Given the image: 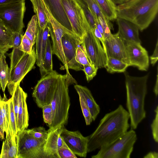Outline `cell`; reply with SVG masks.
Listing matches in <instances>:
<instances>
[{"mask_svg":"<svg viewBox=\"0 0 158 158\" xmlns=\"http://www.w3.org/2000/svg\"><path fill=\"white\" fill-rule=\"evenodd\" d=\"M8 100L10 109L9 130L10 131L11 138L14 140H16V137L17 134V125L12 98L11 97Z\"/></svg>","mask_w":158,"mask_h":158,"instance_id":"cell-32","label":"cell"},{"mask_svg":"<svg viewBox=\"0 0 158 158\" xmlns=\"http://www.w3.org/2000/svg\"><path fill=\"white\" fill-rule=\"evenodd\" d=\"M64 126L60 125L48 130V137L44 147L46 158H60L58 150L65 143L60 135Z\"/></svg>","mask_w":158,"mask_h":158,"instance_id":"cell-17","label":"cell"},{"mask_svg":"<svg viewBox=\"0 0 158 158\" xmlns=\"http://www.w3.org/2000/svg\"><path fill=\"white\" fill-rule=\"evenodd\" d=\"M156 114L155 118L151 125L152 135L155 141L158 142V106L155 110Z\"/></svg>","mask_w":158,"mask_h":158,"instance_id":"cell-42","label":"cell"},{"mask_svg":"<svg viewBox=\"0 0 158 158\" xmlns=\"http://www.w3.org/2000/svg\"><path fill=\"white\" fill-rule=\"evenodd\" d=\"M104 16L110 21L117 18V5L111 0H95Z\"/></svg>","mask_w":158,"mask_h":158,"instance_id":"cell-24","label":"cell"},{"mask_svg":"<svg viewBox=\"0 0 158 158\" xmlns=\"http://www.w3.org/2000/svg\"><path fill=\"white\" fill-rule=\"evenodd\" d=\"M52 54V46L49 37L47 40L43 61L44 68L46 75L53 70Z\"/></svg>","mask_w":158,"mask_h":158,"instance_id":"cell-30","label":"cell"},{"mask_svg":"<svg viewBox=\"0 0 158 158\" xmlns=\"http://www.w3.org/2000/svg\"><path fill=\"white\" fill-rule=\"evenodd\" d=\"M73 84H77V82L70 73L60 74L50 102L52 118L49 129L67 125L70 105L69 87Z\"/></svg>","mask_w":158,"mask_h":158,"instance_id":"cell-4","label":"cell"},{"mask_svg":"<svg viewBox=\"0 0 158 158\" xmlns=\"http://www.w3.org/2000/svg\"><path fill=\"white\" fill-rule=\"evenodd\" d=\"M61 42L68 69L82 70L81 65L75 59L77 49L82 42L81 40L74 33L66 32L62 37Z\"/></svg>","mask_w":158,"mask_h":158,"instance_id":"cell-14","label":"cell"},{"mask_svg":"<svg viewBox=\"0 0 158 158\" xmlns=\"http://www.w3.org/2000/svg\"><path fill=\"white\" fill-rule=\"evenodd\" d=\"M82 8L87 20L92 30L96 27L94 18L89 9L82 3L77 0Z\"/></svg>","mask_w":158,"mask_h":158,"instance_id":"cell-39","label":"cell"},{"mask_svg":"<svg viewBox=\"0 0 158 158\" xmlns=\"http://www.w3.org/2000/svg\"><path fill=\"white\" fill-rule=\"evenodd\" d=\"M4 132L5 131H3L1 127H0V138L2 140H3L4 139Z\"/></svg>","mask_w":158,"mask_h":158,"instance_id":"cell-51","label":"cell"},{"mask_svg":"<svg viewBox=\"0 0 158 158\" xmlns=\"http://www.w3.org/2000/svg\"><path fill=\"white\" fill-rule=\"evenodd\" d=\"M158 74L157 75L156 80V84L154 87V92L155 93L156 96L157 97L158 94Z\"/></svg>","mask_w":158,"mask_h":158,"instance_id":"cell-50","label":"cell"},{"mask_svg":"<svg viewBox=\"0 0 158 158\" xmlns=\"http://www.w3.org/2000/svg\"><path fill=\"white\" fill-rule=\"evenodd\" d=\"M38 23L36 15H33L29 21L25 34L30 39L33 46L38 31Z\"/></svg>","mask_w":158,"mask_h":158,"instance_id":"cell-29","label":"cell"},{"mask_svg":"<svg viewBox=\"0 0 158 158\" xmlns=\"http://www.w3.org/2000/svg\"><path fill=\"white\" fill-rule=\"evenodd\" d=\"M82 42L91 63L98 69L105 68L107 57L100 41L95 36L92 29L84 35Z\"/></svg>","mask_w":158,"mask_h":158,"instance_id":"cell-12","label":"cell"},{"mask_svg":"<svg viewBox=\"0 0 158 158\" xmlns=\"http://www.w3.org/2000/svg\"><path fill=\"white\" fill-rule=\"evenodd\" d=\"M137 139L134 130L127 131L114 141L102 146L92 158H129Z\"/></svg>","mask_w":158,"mask_h":158,"instance_id":"cell-5","label":"cell"},{"mask_svg":"<svg viewBox=\"0 0 158 158\" xmlns=\"http://www.w3.org/2000/svg\"><path fill=\"white\" fill-rule=\"evenodd\" d=\"M52 15L63 27L73 32L61 0H43ZM74 33V32H73Z\"/></svg>","mask_w":158,"mask_h":158,"instance_id":"cell-19","label":"cell"},{"mask_svg":"<svg viewBox=\"0 0 158 158\" xmlns=\"http://www.w3.org/2000/svg\"><path fill=\"white\" fill-rule=\"evenodd\" d=\"M104 45V50L107 57L117 59L129 65L124 40L118 32L111 34L109 37L105 39Z\"/></svg>","mask_w":158,"mask_h":158,"instance_id":"cell-16","label":"cell"},{"mask_svg":"<svg viewBox=\"0 0 158 158\" xmlns=\"http://www.w3.org/2000/svg\"><path fill=\"white\" fill-rule=\"evenodd\" d=\"M123 40L129 66L136 67L140 70L147 71L149 63L146 49L141 43Z\"/></svg>","mask_w":158,"mask_h":158,"instance_id":"cell-13","label":"cell"},{"mask_svg":"<svg viewBox=\"0 0 158 158\" xmlns=\"http://www.w3.org/2000/svg\"><path fill=\"white\" fill-rule=\"evenodd\" d=\"M12 48L11 53L7 54L10 60L9 71L11 70L16 65L22 56L26 53L21 49L20 45L19 47H13Z\"/></svg>","mask_w":158,"mask_h":158,"instance_id":"cell-36","label":"cell"},{"mask_svg":"<svg viewBox=\"0 0 158 158\" xmlns=\"http://www.w3.org/2000/svg\"><path fill=\"white\" fill-rule=\"evenodd\" d=\"M50 26L48 21L44 30L38 27V31L35 40L36 63L39 67L41 77L46 75L43 66V61L48 38L50 36Z\"/></svg>","mask_w":158,"mask_h":158,"instance_id":"cell-18","label":"cell"},{"mask_svg":"<svg viewBox=\"0 0 158 158\" xmlns=\"http://www.w3.org/2000/svg\"><path fill=\"white\" fill-rule=\"evenodd\" d=\"M116 5H119L126 3L131 0H111Z\"/></svg>","mask_w":158,"mask_h":158,"instance_id":"cell-49","label":"cell"},{"mask_svg":"<svg viewBox=\"0 0 158 158\" xmlns=\"http://www.w3.org/2000/svg\"><path fill=\"white\" fill-rule=\"evenodd\" d=\"M21 49L25 53H31L33 48V45L30 39L24 34L23 35L21 44Z\"/></svg>","mask_w":158,"mask_h":158,"instance_id":"cell-43","label":"cell"},{"mask_svg":"<svg viewBox=\"0 0 158 158\" xmlns=\"http://www.w3.org/2000/svg\"><path fill=\"white\" fill-rule=\"evenodd\" d=\"M61 2L73 32L82 40L85 32L92 29L82 8L77 0H61Z\"/></svg>","mask_w":158,"mask_h":158,"instance_id":"cell-7","label":"cell"},{"mask_svg":"<svg viewBox=\"0 0 158 158\" xmlns=\"http://www.w3.org/2000/svg\"><path fill=\"white\" fill-rule=\"evenodd\" d=\"M79 98L82 111L86 125H89L93 121L89 110L82 98L80 96H79Z\"/></svg>","mask_w":158,"mask_h":158,"instance_id":"cell-37","label":"cell"},{"mask_svg":"<svg viewBox=\"0 0 158 158\" xmlns=\"http://www.w3.org/2000/svg\"><path fill=\"white\" fill-rule=\"evenodd\" d=\"M127 92V107L130 115L131 129H136L146 117L145 99L147 93L148 75L140 77L130 75L125 72Z\"/></svg>","mask_w":158,"mask_h":158,"instance_id":"cell-2","label":"cell"},{"mask_svg":"<svg viewBox=\"0 0 158 158\" xmlns=\"http://www.w3.org/2000/svg\"><path fill=\"white\" fill-rule=\"evenodd\" d=\"M93 31L95 36L101 42L102 45V47L104 49L105 48V39L103 35L98 31L96 27Z\"/></svg>","mask_w":158,"mask_h":158,"instance_id":"cell-45","label":"cell"},{"mask_svg":"<svg viewBox=\"0 0 158 158\" xmlns=\"http://www.w3.org/2000/svg\"><path fill=\"white\" fill-rule=\"evenodd\" d=\"M42 109L44 121L49 127L52 122V112L51 104L44 105Z\"/></svg>","mask_w":158,"mask_h":158,"instance_id":"cell-38","label":"cell"},{"mask_svg":"<svg viewBox=\"0 0 158 158\" xmlns=\"http://www.w3.org/2000/svg\"><path fill=\"white\" fill-rule=\"evenodd\" d=\"M60 158H77L76 155L67 146L65 143L58 150Z\"/></svg>","mask_w":158,"mask_h":158,"instance_id":"cell-41","label":"cell"},{"mask_svg":"<svg viewBox=\"0 0 158 158\" xmlns=\"http://www.w3.org/2000/svg\"><path fill=\"white\" fill-rule=\"evenodd\" d=\"M8 99L5 93L1 100V104L2 112L5 132L6 133L9 129L10 120V109Z\"/></svg>","mask_w":158,"mask_h":158,"instance_id":"cell-33","label":"cell"},{"mask_svg":"<svg viewBox=\"0 0 158 158\" xmlns=\"http://www.w3.org/2000/svg\"><path fill=\"white\" fill-rule=\"evenodd\" d=\"M27 132L34 138L42 143H45L48 137V132L43 127L27 129Z\"/></svg>","mask_w":158,"mask_h":158,"instance_id":"cell-34","label":"cell"},{"mask_svg":"<svg viewBox=\"0 0 158 158\" xmlns=\"http://www.w3.org/2000/svg\"><path fill=\"white\" fill-rule=\"evenodd\" d=\"M78 0L83 4L90 10L94 17L97 18L99 21L106 19L102 13L95 0Z\"/></svg>","mask_w":158,"mask_h":158,"instance_id":"cell-31","label":"cell"},{"mask_svg":"<svg viewBox=\"0 0 158 158\" xmlns=\"http://www.w3.org/2000/svg\"><path fill=\"white\" fill-rule=\"evenodd\" d=\"M18 158H46L42 143L30 134L27 129L17 133Z\"/></svg>","mask_w":158,"mask_h":158,"instance_id":"cell-8","label":"cell"},{"mask_svg":"<svg viewBox=\"0 0 158 158\" xmlns=\"http://www.w3.org/2000/svg\"><path fill=\"white\" fill-rule=\"evenodd\" d=\"M42 4L44 12L49 23V33L52 42V54L56 55L63 63V65L60 67V69L61 70L66 69V73H70L63 51L61 39L64 33L73 32L66 29L56 20L52 15L43 1H42Z\"/></svg>","mask_w":158,"mask_h":158,"instance_id":"cell-9","label":"cell"},{"mask_svg":"<svg viewBox=\"0 0 158 158\" xmlns=\"http://www.w3.org/2000/svg\"><path fill=\"white\" fill-rule=\"evenodd\" d=\"M144 158H158V154L155 152H151L148 153L144 157Z\"/></svg>","mask_w":158,"mask_h":158,"instance_id":"cell-47","label":"cell"},{"mask_svg":"<svg viewBox=\"0 0 158 158\" xmlns=\"http://www.w3.org/2000/svg\"><path fill=\"white\" fill-rule=\"evenodd\" d=\"M74 88L78 94L83 99L88 107L93 121L96 119L99 113L100 108L94 98L90 90L86 87L75 84Z\"/></svg>","mask_w":158,"mask_h":158,"instance_id":"cell-22","label":"cell"},{"mask_svg":"<svg viewBox=\"0 0 158 158\" xmlns=\"http://www.w3.org/2000/svg\"><path fill=\"white\" fill-rule=\"evenodd\" d=\"M27 94L19 86V104L18 110L17 128V133L27 129L29 125V114L26 102Z\"/></svg>","mask_w":158,"mask_h":158,"instance_id":"cell-20","label":"cell"},{"mask_svg":"<svg viewBox=\"0 0 158 158\" xmlns=\"http://www.w3.org/2000/svg\"></svg>","mask_w":158,"mask_h":158,"instance_id":"cell-53","label":"cell"},{"mask_svg":"<svg viewBox=\"0 0 158 158\" xmlns=\"http://www.w3.org/2000/svg\"><path fill=\"white\" fill-rule=\"evenodd\" d=\"M75 59L81 65H93L89 60L84 49L82 42L77 49Z\"/></svg>","mask_w":158,"mask_h":158,"instance_id":"cell-35","label":"cell"},{"mask_svg":"<svg viewBox=\"0 0 158 158\" xmlns=\"http://www.w3.org/2000/svg\"><path fill=\"white\" fill-rule=\"evenodd\" d=\"M130 115L122 105L105 114L95 131L87 136L88 152L99 149L126 132L129 128Z\"/></svg>","mask_w":158,"mask_h":158,"instance_id":"cell-1","label":"cell"},{"mask_svg":"<svg viewBox=\"0 0 158 158\" xmlns=\"http://www.w3.org/2000/svg\"><path fill=\"white\" fill-rule=\"evenodd\" d=\"M60 74L53 70L38 81L32 96L39 107L42 108L44 105L50 103Z\"/></svg>","mask_w":158,"mask_h":158,"instance_id":"cell-10","label":"cell"},{"mask_svg":"<svg viewBox=\"0 0 158 158\" xmlns=\"http://www.w3.org/2000/svg\"><path fill=\"white\" fill-rule=\"evenodd\" d=\"M116 20L118 28V32L124 40L141 43L139 36V29L135 24L119 18Z\"/></svg>","mask_w":158,"mask_h":158,"instance_id":"cell-21","label":"cell"},{"mask_svg":"<svg viewBox=\"0 0 158 158\" xmlns=\"http://www.w3.org/2000/svg\"><path fill=\"white\" fill-rule=\"evenodd\" d=\"M60 135L67 146L76 155L86 157L88 153L87 136H84L78 131H69L64 126L61 130Z\"/></svg>","mask_w":158,"mask_h":158,"instance_id":"cell-15","label":"cell"},{"mask_svg":"<svg viewBox=\"0 0 158 158\" xmlns=\"http://www.w3.org/2000/svg\"><path fill=\"white\" fill-rule=\"evenodd\" d=\"M1 84H0V89H1Z\"/></svg>","mask_w":158,"mask_h":158,"instance_id":"cell-52","label":"cell"},{"mask_svg":"<svg viewBox=\"0 0 158 158\" xmlns=\"http://www.w3.org/2000/svg\"><path fill=\"white\" fill-rule=\"evenodd\" d=\"M151 63L154 65L157 61L158 59V42L157 41L156 46L152 55L150 57Z\"/></svg>","mask_w":158,"mask_h":158,"instance_id":"cell-44","label":"cell"},{"mask_svg":"<svg viewBox=\"0 0 158 158\" xmlns=\"http://www.w3.org/2000/svg\"><path fill=\"white\" fill-rule=\"evenodd\" d=\"M129 65L117 59L111 57H107L105 68L109 73L124 72Z\"/></svg>","mask_w":158,"mask_h":158,"instance_id":"cell-27","label":"cell"},{"mask_svg":"<svg viewBox=\"0 0 158 158\" xmlns=\"http://www.w3.org/2000/svg\"><path fill=\"white\" fill-rule=\"evenodd\" d=\"M26 9L25 2L0 5V19L11 33L23 31Z\"/></svg>","mask_w":158,"mask_h":158,"instance_id":"cell-6","label":"cell"},{"mask_svg":"<svg viewBox=\"0 0 158 158\" xmlns=\"http://www.w3.org/2000/svg\"><path fill=\"white\" fill-rule=\"evenodd\" d=\"M32 4L34 12L37 17L39 27L44 30L48 22L44 12L42 0H30Z\"/></svg>","mask_w":158,"mask_h":158,"instance_id":"cell-26","label":"cell"},{"mask_svg":"<svg viewBox=\"0 0 158 158\" xmlns=\"http://www.w3.org/2000/svg\"><path fill=\"white\" fill-rule=\"evenodd\" d=\"M4 53L0 52V83L3 92L8 81L9 68L6 61Z\"/></svg>","mask_w":158,"mask_h":158,"instance_id":"cell-28","label":"cell"},{"mask_svg":"<svg viewBox=\"0 0 158 158\" xmlns=\"http://www.w3.org/2000/svg\"><path fill=\"white\" fill-rule=\"evenodd\" d=\"M83 67L82 70L84 72L87 81L89 82L96 76L98 69L94 65H84Z\"/></svg>","mask_w":158,"mask_h":158,"instance_id":"cell-40","label":"cell"},{"mask_svg":"<svg viewBox=\"0 0 158 158\" xmlns=\"http://www.w3.org/2000/svg\"><path fill=\"white\" fill-rule=\"evenodd\" d=\"M6 134L5 139L2 143L0 158H18L16 141L11 138L9 129Z\"/></svg>","mask_w":158,"mask_h":158,"instance_id":"cell-23","label":"cell"},{"mask_svg":"<svg viewBox=\"0 0 158 158\" xmlns=\"http://www.w3.org/2000/svg\"><path fill=\"white\" fill-rule=\"evenodd\" d=\"M2 98L0 93V127L4 131L2 112L1 104V100Z\"/></svg>","mask_w":158,"mask_h":158,"instance_id":"cell-46","label":"cell"},{"mask_svg":"<svg viewBox=\"0 0 158 158\" xmlns=\"http://www.w3.org/2000/svg\"><path fill=\"white\" fill-rule=\"evenodd\" d=\"M25 0H0V5L17 2H25Z\"/></svg>","mask_w":158,"mask_h":158,"instance_id":"cell-48","label":"cell"},{"mask_svg":"<svg viewBox=\"0 0 158 158\" xmlns=\"http://www.w3.org/2000/svg\"><path fill=\"white\" fill-rule=\"evenodd\" d=\"M158 11V0H131L117 6V18L132 23L141 31L152 22Z\"/></svg>","mask_w":158,"mask_h":158,"instance_id":"cell-3","label":"cell"},{"mask_svg":"<svg viewBox=\"0 0 158 158\" xmlns=\"http://www.w3.org/2000/svg\"><path fill=\"white\" fill-rule=\"evenodd\" d=\"M36 61L35 52L33 47L31 53H26L16 65L9 71L8 81L6 87L11 95H12L16 85L20 84L26 75L35 68Z\"/></svg>","mask_w":158,"mask_h":158,"instance_id":"cell-11","label":"cell"},{"mask_svg":"<svg viewBox=\"0 0 158 158\" xmlns=\"http://www.w3.org/2000/svg\"><path fill=\"white\" fill-rule=\"evenodd\" d=\"M13 34L6 28L0 19V52L5 53L9 49L12 48Z\"/></svg>","mask_w":158,"mask_h":158,"instance_id":"cell-25","label":"cell"}]
</instances>
